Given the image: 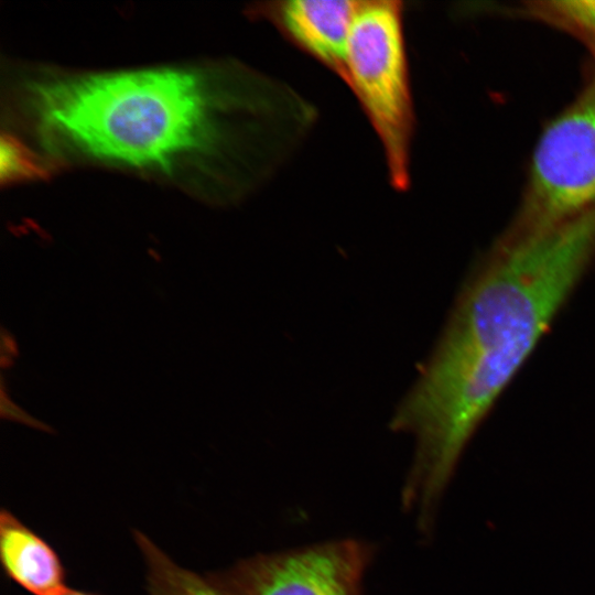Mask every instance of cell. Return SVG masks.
<instances>
[{"instance_id":"1","label":"cell","mask_w":595,"mask_h":595,"mask_svg":"<svg viewBox=\"0 0 595 595\" xmlns=\"http://www.w3.org/2000/svg\"><path fill=\"white\" fill-rule=\"evenodd\" d=\"M594 259L595 213L500 237L469 274L390 422L415 439L409 486L422 502H437L470 437Z\"/></svg>"},{"instance_id":"2","label":"cell","mask_w":595,"mask_h":595,"mask_svg":"<svg viewBox=\"0 0 595 595\" xmlns=\"http://www.w3.org/2000/svg\"><path fill=\"white\" fill-rule=\"evenodd\" d=\"M24 97L52 148L166 177L221 160L237 125L296 122L290 91L238 68L55 73L28 80Z\"/></svg>"},{"instance_id":"3","label":"cell","mask_w":595,"mask_h":595,"mask_svg":"<svg viewBox=\"0 0 595 595\" xmlns=\"http://www.w3.org/2000/svg\"><path fill=\"white\" fill-rule=\"evenodd\" d=\"M343 80L382 149L390 184L405 191L411 178L415 112L400 1H359Z\"/></svg>"},{"instance_id":"4","label":"cell","mask_w":595,"mask_h":595,"mask_svg":"<svg viewBox=\"0 0 595 595\" xmlns=\"http://www.w3.org/2000/svg\"><path fill=\"white\" fill-rule=\"evenodd\" d=\"M520 208L502 234L518 238L595 213V77L553 118L532 153Z\"/></svg>"},{"instance_id":"5","label":"cell","mask_w":595,"mask_h":595,"mask_svg":"<svg viewBox=\"0 0 595 595\" xmlns=\"http://www.w3.org/2000/svg\"><path fill=\"white\" fill-rule=\"evenodd\" d=\"M363 566L358 545L333 542L248 560L213 577L231 595H358Z\"/></svg>"},{"instance_id":"6","label":"cell","mask_w":595,"mask_h":595,"mask_svg":"<svg viewBox=\"0 0 595 595\" xmlns=\"http://www.w3.org/2000/svg\"><path fill=\"white\" fill-rule=\"evenodd\" d=\"M359 1L282 0L255 6L253 17L343 79L348 42Z\"/></svg>"},{"instance_id":"7","label":"cell","mask_w":595,"mask_h":595,"mask_svg":"<svg viewBox=\"0 0 595 595\" xmlns=\"http://www.w3.org/2000/svg\"><path fill=\"white\" fill-rule=\"evenodd\" d=\"M0 560L6 575L32 595H57L64 565L50 543L12 512H0Z\"/></svg>"},{"instance_id":"8","label":"cell","mask_w":595,"mask_h":595,"mask_svg":"<svg viewBox=\"0 0 595 595\" xmlns=\"http://www.w3.org/2000/svg\"><path fill=\"white\" fill-rule=\"evenodd\" d=\"M145 564L150 595H231L213 576L203 577L174 563L142 532L134 531Z\"/></svg>"},{"instance_id":"9","label":"cell","mask_w":595,"mask_h":595,"mask_svg":"<svg viewBox=\"0 0 595 595\" xmlns=\"http://www.w3.org/2000/svg\"><path fill=\"white\" fill-rule=\"evenodd\" d=\"M519 11L580 39L595 63V1H528Z\"/></svg>"},{"instance_id":"10","label":"cell","mask_w":595,"mask_h":595,"mask_svg":"<svg viewBox=\"0 0 595 595\" xmlns=\"http://www.w3.org/2000/svg\"><path fill=\"white\" fill-rule=\"evenodd\" d=\"M52 163L41 158L15 136L2 132L0 139L1 185L45 178L53 171Z\"/></svg>"},{"instance_id":"11","label":"cell","mask_w":595,"mask_h":595,"mask_svg":"<svg viewBox=\"0 0 595 595\" xmlns=\"http://www.w3.org/2000/svg\"><path fill=\"white\" fill-rule=\"evenodd\" d=\"M8 412L9 414V418H15L17 420L19 421H25L26 420V414L24 412H22L18 407H15L13 403H11L10 401H8V404H6L3 401H2V413L3 412ZM28 421V420H26ZM29 423V421H28Z\"/></svg>"},{"instance_id":"12","label":"cell","mask_w":595,"mask_h":595,"mask_svg":"<svg viewBox=\"0 0 595 595\" xmlns=\"http://www.w3.org/2000/svg\"><path fill=\"white\" fill-rule=\"evenodd\" d=\"M57 595H99L93 592H84L79 589H73V588H65L63 592H61Z\"/></svg>"},{"instance_id":"13","label":"cell","mask_w":595,"mask_h":595,"mask_svg":"<svg viewBox=\"0 0 595 595\" xmlns=\"http://www.w3.org/2000/svg\"><path fill=\"white\" fill-rule=\"evenodd\" d=\"M594 76H595V73H594Z\"/></svg>"}]
</instances>
